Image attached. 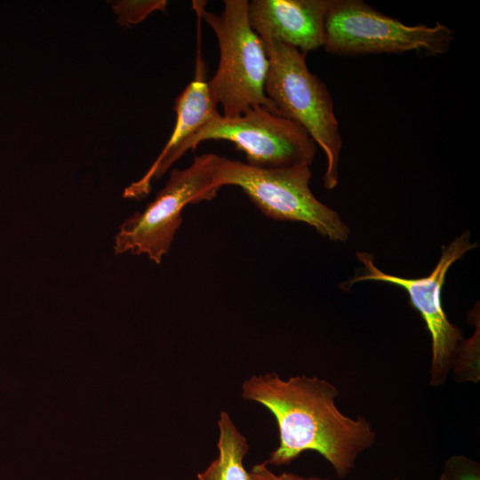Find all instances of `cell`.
I'll list each match as a JSON object with an SVG mask.
<instances>
[{"instance_id": "obj_12", "label": "cell", "mask_w": 480, "mask_h": 480, "mask_svg": "<svg viewBox=\"0 0 480 480\" xmlns=\"http://www.w3.org/2000/svg\"><path fill=\"white\" fill-rule=\"evenodd\" d=\"M438 480H480V465L465 455H452L445 460Z\"/></svg>"}, {"instance_id": "obj_15", "label": "cell", "mask_w": 480, "mask_h": 480, "mask_svg": "<svg viewBox=\"0 0 480 480\" xmlns=\"http://www.w3.org/2000/svg\"><path fill=\"white\" fill-rule=\"evenodd\" d=\"M392 480H400V479H398V478H394V479H392Z\"/></svg>"}, {"instance_id": "obj_8", "label": "cell", "mask_w": 480, "mask_h": 480, "mask_svg": "<svg viewBox=\"0 0 480 480\" xmlns=\"http://www.w3.org/2000/svg\"><path fill=\"white\" fill-rule=\"evenodd\" d=\"M465 232L444 246L441 257L428 276L420 278H404L380 270L372 257L357 252V259L364 265L365 273L354 277L349 285L362 281H380L402 287L409 295L412 306L418 310L431 336L430 380L433 387L445 383L453 368L460 348L464 341L461 331L447 318L441 300L442 287L450 267L467 252L476 247Z\"/></svg>"}, {"instance_id": "obj_11", "label": "cell", "mask_w": 480, "mask_h": 480, "mask_svg": "<svg viewBox=\"0 0 480 480\" xmlns=\"http://www.w3.org/2000/svg\"><path fill=\"white\" fill-rule=\"evenodd\" d=\"M475 312L476 330L470 339L464 340L452 372L461 382L479 380V316Z\"/></svg>"}, {"instance_id": "obj_10", "label": "cell", "mask_w": 480, "mask_h": 480, "mask_svg": "<svg viewBox=\"0 0 480 480\" xmlns=\"http://www.w3.org/2000/svg\"><path fill=\"white\" fill-rule=\"evenodd\" d=\"M218 456L202 472L198 480H252L250 472L244 466L249 451L247 439L240 433L226 412L218 420Z\"/></svg>"}, {"instance_id": "obj_4", "label": "cell", "mask_w": 480, "mask_h": 480, "mask_svg": "<svg viewBox=\"0 0 480 480\" xmlns=\"http://www.w3.org/2000/svg\"><path fill=\"white\" fill-rule=\"evenodd\" d=\"M269 67L265 93L278 114L300 125L325 155L324 185L338 184L342 139L333 101L326 84L308 69L306 55L270 38H260Z\"/></svg>"}, {"instance_id": "obj_14", "label": "cell", "mask_w": 480, "mask_h": 480, "mask_svg": "<svg viewBox=\"0 0 480 480\" xmlns=\"http://www.w3.org/2000/svg\"><path fill=\"white\" fill-rule=\"evenodd\" d=\"M165 1L132 2L125 4V20L129 22H139L155 10H164Z\"/></svg>"}, {"instance_id": "obj_3", "label": "cell", "mask_w": 480, "mask_h": 480, "mask_svg": "<svg viewBox=\"0 0 480 480\" xmlns=\"http://www.w3.org/2000/svg\"><path fill=\"white\" fill-rule=\"evenodd\" d=\"M218 15L205 10L204 1L193 8L213 30L219 44L218 68L208 82L212 97L223 116L236 117L262 106L277 114L265 93L269 62L260 37L251 27L246 0H225Z\"/></svg>"}, {"instance_id": "obj_2", "label": "cell", "mask_w": 480, "mask_h": 480, "mask_svg": "<svg viewBox=\"0 0 480 480\" xmlns=\"http://www.w3.org/2000/svg\"><path fill=\"white\" fill-rule=\"evenodd\" d=\"M210 140L232 142L245 155L246 164L261 168L310 165L317 148L300 125L265 107L252 108L236 117L220 115L202 124L165 156L155 160L140 180L124 189L125 197L140 198L148 194L153 179L161 178L185 153Z\"/></svg>"}, {"instance_id": "obj_7", "label": "cell", "mask_w": 480, "mask_h": 480, "mask_svg": "<svg viewBox=\"0 0 480 480\" xmlns=\"http://www.w3.org/2000/svg\"><path fill=\"white\" fill-rule=\"evenodd\" d=\"M216 154L196 156L185 169H173L164 187L141 212L120 226L115 236L116 254H146L160 264L182 222V211L190 204L213 199L220 188L215 181Z\"/></svg>"}, {"instance_id": "obj_9", "label": "cell", "mask_w": 480, "mask_h": 480, "mask_svg": "<svg viewBox=\"0 0 480 480\" xmlns=\"http://www.w3.org/2000/svg\"><path fill=\"white\" fill-rule=\"evenodd\" d=\"M332 0H252L248 18L260 38H270L302 53L324 46L325 20Z\"/></svg>"}, {"instance_id": "obj_6", "label": "cell", "mask_w": 480, "mask_h": 480, "mask_svg": "<svg viewBox=\"0 0 480 480\" xmlns=\"http://www.w3.org/2000/svg\"><path fill=\"white\" fill-rule=\"evenodd\" d=\"M455 38L448 26L436 22L406 25L362 0H332L324 27V50L335 55L447 52Z\"/></svg>"}, {"instance_id": "obj_1", "label": "cell", "mask_w": 480, "mask_h": 480, "mask_svg": "<svg viewBox=\"0 0 480 480\" xmlns=\"http://www.w3.org/2000/svg\"><path fill=\"white\" fill-rule=\"evenodd\" d=\"M339 389L316 376L283 380L275 372L253 375L244 381L242 396L266 407L275 417L279 444L267 461L288 465L306 451L319 453L339 478L347 477L357 458L376 441V432L364 417L343 414L335 399Z\"/></svg>"}, {"instance_id": "obj_5", "label": "cell", "mask_w": 480, "mask_h": 480, "mask_svg": "<svg viewBox=\"0 0 480 480\" xmlns=\"http://www.w3.org/2000/svg\"><path fill=\"white\" fill-rule=\"evenodd\" d=\"M310 165L261 168L217 156L215 181L219 188L237 186L267 217L304 222L335 242H345L348 227L339 214L312 193Z\"/></svg>"}, {"instance_id": "obj_13", "label": "cell", "mask_w": 480, "mask_h": 480, "mask_svg": "<svg viewBox=\"0 0 480 480\" xmlns=\"http://www.w3.org/2000/svg\"><path fill=\"white\" fill-rule=\"evenodd\" d=\"M252 480H331L318 476H302L290 472L275 473L268 468L267 461L255 464L251 471Z\"/></svg>"}]
</instances>
